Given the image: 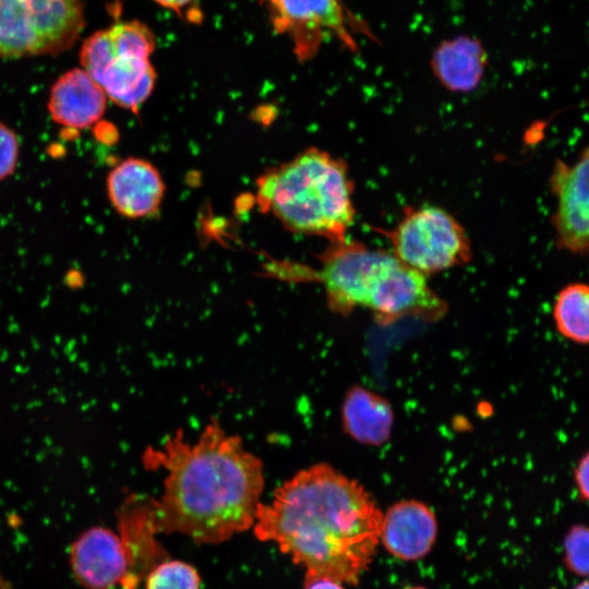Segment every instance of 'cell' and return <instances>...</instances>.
<instances>
[{
  "label": "cell",
  "instance_id": "obj_22",
  "mask_svg": "<svg viewBox=\"0 0 589 589\" xmlns=\"http://www.w3.org/2000/svg\"><path fill=\"white\" fill-rule=\"evenodd\" d=\"M304 589H346L344 584L325 577L308 578L304 581Z\"/></svg>",
  "mask_w": 589,
  "mask_h": 589
},
{
  "label": "cell",
  "instance_id": "obj_15",
  "mask_svg": "<svg viewBox=\"0 0 589 589\" xmlns=\"http://www.w3.org/2000/svg\"><path fill=\"white\" fill-rule=\"evenodd\" d=\"M341 423L354 441L381 446L390 436L394 413L388 400L362 386L351 387L342 401Z\"/></svg>",
  "mask_w": 589,
  "mask_h": 589
},
{
  "label": "cell",
  "instance_id": "obj_1",
  "mask_svg": "<svg viewBox=\"0 0 589 589\" xmlns=\"http://www.w3.org/2000/svg\"><path fill=\"white\" fill-rule=\"evenodd\" d=\"M382 518L362 484L322 462L284 482L271 503L261 502L253 528L302 566L305 579L354 586L373 562Z\"/></svg>",
  "mask_w": 589,
  "mask_h": 589
},
{
  "label": "cell",
  "instance_id": "obj_11",
  "mask_svg": "<svg viewBox=\"0 0 589 589\" xmlns=\"http://www.w3.org/2000/svg\"><path fill=\"white\" fill-rule=\"evenodd\" d=\"M112 207L131 219L155 216L165 196V183L149 161L130 157L117 164L106 180Z\"/></svg>",
  "mask_w": 589,
  "mask_h": 589
},
{
  "label": "cell",
  "instance_id": "obj_10",
  "mask_svg": "<svg viewBox=\"0 0 589 589\" xmlns=\"http://www.w3.org/2000/svg\"><path fill=\"white\" fill-rule=\"evenodd\" d=\"M70 560L81 585L109 589L128 576L131 555L122 538L107 528L94 527L72 544Z\"/></svg>",
  "mask_w": 589,
  "mask_h": 589
},
{
  "label": "cell",
  "instance_id": "obj_24",
  "mask_svg": "<svg viewBox=\"0 0 589 589\" xmlns=\"http://www.w3.org/2000/svg\"><path fill=\"white\" fill-rule=\"evenodd\" d=\"M405 589H426V588L418 586V587H408V588H405Z\"/></svg>",
  "mask_w": 589,
  "mask_h": 589
},
{
  "label": "cell",
  "instance_id": "obj_18",
  "mask_svg": "<svg viewBox=\"0 0 589 589\" xmlns=\"http://www.w3.org/2000/svg\"><path fill=\"white\" fill-rule=\"evenodd\" d=\"M563 562L566 568L581 577H589V526L574 525L563 540Z\"/></svg>",
  "mask_w": 589,
  "mask_h": 589
},
{
  "label": "cell",
  "instance_id": "obj_17",
  "mask_svg": "<svg viewBox=\"0 0 589 589\" xmlns=\"http://www.w3.org/2000/svg\"><path fill=\"white\" fill-rule=\"evenodd\" d=\"M196 569L180 561H169L156 566L148 575L146 589H200Z\"/></svg>",
  "mask_w": 589,
  "mask_h": 589
},
{
  "label": "cell",
  "instance_id": "obj_20",
  "mask_svg": "<svg viewBox=\"0 0 589 589\" xmlns=\"http://www.w3.org/2000/svg\"><path fill=\"white\" fill-rule=\"evenodd\" d=\"M159 7L176 13L189 22H201L202 12L196 0H152Z\"/></svg>",
  "mask_w": 589,
  "mask_h": 589
},
{
  "label": "cell",
  "instance_id": "obj_23",
  "mask_svg": "<svg viewBox=\"0 0 589 589\" xmlns=\"http://www.w3.org/2000/svg\"><path fill=\"white\" fill-rule=\"evenodd\" d=\"M573 589H589V579L579 582Z\"/></svg>",
  "mask_w": 589,
  "mask_h": 589
},
{
  "label": "cell",
  "instance_id": "obj_9",
  "mask_svg": "<svg viewBox=\"0 0 589 589\" xmlns=\"http://www.w3.org/2000/svg\"><path fill=\"white\" fill-rule=\"evenodd\" d=\"M550 191L556 202L551 223L557 248L576 255L589 254V145L573 164L555 161Z\"/></svg>",
  "mask_w": 589,
  "mask_h": 589
},
{
  "label": "cell",
  "instance_id": "obj_19",
  "mask_svg": "<svg viewBox=\"0 0 589 589\" xmlns=\"http://www.w3.org/2000/svg\"><path fill=\"white\" fill-rule=\"evenodd\" d=\"M19 157V140L16 134L0 123V181L13 173Z\"/></svg>",
  "mask_w": 589,
  "mask_h": 589
},
{
  "label": "cell",
  "instance_id": "obj_12",
  "mask_svg": "<svg viewBox=\"0 0 589 589\" xmlns=\"http://www.w3.org/2000/svg\"><path fill=\"white\" fill-rule=\"evenodd\" d=\"M436 536L435 514L423 502L402 500L383 514L380 543L399 560H421L432 550Z\"/></svg>",
  "mask_w": 589,
  "mask_h": 589
},
{
  "label": "cell",
  "instance_id": "obj_8",
  "mask_svg": "<svg viewBox=\"0 0 589 589\" xmlns=\"http://www.w3.org/2000/svg\"><path fill=\"white\" fill-rule=\"evenodd\" d=\"M272 29L290 39L298 60L308 61L326 39H336L350 51L359 48L357 36L374 39L366 23L344 0H257Z\"/></svg>",
  "mask_w": 589,
  "mask_h": 589
},
{
  "label": "cell",
  "instance_id": "obj_16",
  "mask_svg": "<svg viewBox=\"0 0 589 589\" xmlns=\"http://www.w3.org/2000/svg\"><path fill=\"white\" fill-rule=\"evenodd\" d=\"M556 330L566 339L589 344V285L572 283L556 294L552 310Z\"/></svg>",
  "mask_w": 589,
  "mask_h": 589
},
{
  "label": "cell",
  "instance_id": "obj_5",
  "mask_svg": "<svg viewBox=\"0 0 589 589\" xmlns=\"http://www.w3.org/2000/svg\"><path fill=\"white\" fill-rule=\"evenodd\" d=\"M155 48L148 25L121 21L93 33L81 47L80 60L108 99L137 112L155 88L157 74L151 62Z\"/></svg>",
  "mask_w": 589,
  "mask_h": 589
},
{
  "label": "cell",
  "instance_id": "obj_2",
  "mask_svg": "<svg viewBox=\"0 0 589 589\" xmlns=\"http://www.w3.org/2000/svg\"><path fill=\"white\" fill-rule=\"evenodd\" d=\"M143 462L165 471L161 496L153 502L154 532L218 544L254 525L264 489L262 461L219 422L208 423L194 441L181 431L168 436L145 450Z\"/></svg>",
  "mask_w": 589,
  "mask_h": 589
},
{
  "label": "cell",
  "instance_id": "obj_21",
  "mask_svg": "<svg viewBox=\"0 0 589 589\" xmlns=\"http://www.w3.org/2000/svg\"><path fill=\"white\" fill-rule=\"evenodd\" d=\"M574 481L579 498L589 504V450L579 459L574 470Z\"/></svg>",
  "mask_w": 589,
  "mask_h": 589
},
{
  "label": "cell",
  "instance_id": "obj_6",
  "mask_svg": "<svg viewBox=\"0 0 589 589\" xmlns=\"http://www.w3.org/2000/svg\"><path fill=\"white\" fill-rule=\"evenodd\" d=\"M83 27L81 0H0V59L61 52Z\"/></svg>",
  "mask_w": 589,
  "mask_h": 589
},
{
  "label": "cell",
  "instance_id": "obj_3",
  "mask_svg": "<svg viewBox=\"0 0 589 589\" xmlns=\"http://www.w3.org/2000/svg\"><path fill=\"white\" fill-rule=\"evenodd\" d=\"M311 271L323 285L329 309L348 315L356 308L370 310L376 322L389 325L405 316L442 317L446 302L429 286L426 276L392 252L373 249L348 237L329 242Z\"/></svg>",
  "mask_w": 589,
  "mask_h": 589
},
{
  "label": "cell",
  "instance_id": "obj_13",
  "mask_svg": "<svg viewBox=\"0 0 589 589\" xmlns=\"http://www.w3.org/2000/svg\"><path fill=\"white\" fill-rule=\"evenodd\" d=\"M107 100L104 89L83 68L72 69L52 85L48 110L58 124L83 130L103 117Z\"/></svg>",
  "mask_w": 589,
  "mask_h": 589
},
{
  "label": "cell",
  "instance_id": "obj_4",
  "mask_svg": "<svg viewBox=\"0 0 589 589\" xmlns=\"http://www.w3.org/2000/svg\"><path fill=\"white\" fill-rule=\"evenodd\" d=\"M353 182L346 163L316 147L265 171L256 202L289 231L329 242L346 239L354 220Z\"/></svg>",
  "mask_w": 589,
  "mask_h": 589
},
{
  "label": "cell",
  "instance_id": "obj_7",
  "mask_svg": "<svg viewBox=\"0 0 589 589\" xmlns=\"http://www.w3.org/2000/svg\"><path fill=\"white\" fill-rule=\"evenodd\" d=\"M384 235L390 242L392 253L424 276L471 260L466 230L453 215L437 206L408 207L397 225Z\"/></svg>",
  "mask_w": 589,
  "mask_h": 589
},
{
  "label": "cell",
  "instance_id": "obj_14",
  "mask_svg": "<svg viewBox=\"0 0 589 589\" xmlns=\"http://www.w3.org/2000/svg\"><path fill=\"white\" fill-rule=\"evenodd\" d=\"M488 67V53L482 43L469 35L443 40L431 57V69L447 89L467 93L481 82Z\"/></svg>",
  "mask_w": 589,
  "mask_h": 589
}]
</instances>
